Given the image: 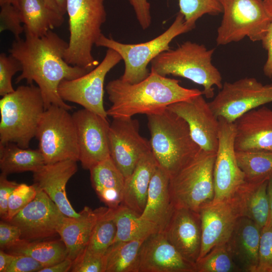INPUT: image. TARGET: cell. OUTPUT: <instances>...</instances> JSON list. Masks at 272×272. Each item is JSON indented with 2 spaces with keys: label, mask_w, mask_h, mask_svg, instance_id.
I'll use <instances>...</instances> for the list:
<instances>
[{
  "label": "cell",
  "mask_w": 272,
  "mask_h": 272,
  "mask_svg": "<svg viewBox=\"0 0 272 272\" xmlns=\"http://www.w3.org/2000/svg\"><path fill=\"white\" fill-rule=\"evenodd\" d=\"M72 272H105L104 255L95 254L85 249L74 260Z\"/></svg>",
  "instance_id": "cell-42"
},
{
  "label": "cell",
  "mask_w": 272,
  "mask_h": 272,
  "mask_svg": "<svg viewBox=\"0 0 272 272\" xmlns=\"http://www.w3.org/2000/svg\"><path fill=\"white\" fill-rule=\"evenodd\" d=\"M261 228L251 219L240 217L227 245L241 271L257 272Z\"/></svg>",
  "instance_id": "cell-23"
},
{
  "label": "cell",
  "mask_w": 272,
  "mask_h": 272,
  "mask_svg": "<svg viewBox=\"0 0 272 272\" xmlns=\"http://www.w3.org/2000/svg\"><path fill=\"white\" fill-rule=\"evenodd\" d=\"M97 219L96 209L85 207L80 216H65L57 229L64 243L67 257L74 260L87 247Z\"/></svg>",
  "instance_id": "cell-27"
},
{
  "label": "cell",
  "mask_w": 272,
  "mask_h": 272,
  "mask_svg": "<svg viewBox=\"0 0 272 272\" xmlns=\"http://www.w3.org/2000/svg\"><path fill=\"white\" fill-rule=\"evenodd\" d=\"M139 122L130 118H113L108 131L110 156L126 178L140 158L152 151L150 141L139 132Z\"/></svg>",
  "instance_id": "cell-14"
},
{
  "label": "cell",
  "mask_w": 272,
  "mask_h": 272,
  "mask_svg": "<svg viewBox=\"0 0 272 272\" xmlns=\"http://www.w3.org/2000/svg\"><path fill=\"white\" fill-rule=\"evenodd\" d=\"M66 13L70 38L64 60L89 72L99 64L92 48L102 34L101 27L106 20L104 0H66Z\"/></svg>",
  "instance_id": "cell-5"
},
{
  "label": "cell",
  "mask_w": 272,
  "mask_h": 272,
  "mask_svg": "<svg viewBox=\"0 0 272 272\" xmlns=\"http://www.w3.org/2000/svg\"><path fill=\"white\" fill-rule=\"evenodd\" d=\"M37 188L35 197L8 221L20 229L22 239L29 241L41 240L57 234L65 216L46 193Z\"/></svg>",
  "instance_id": "cell-16"
},
{
  "label": "cell",
  "mask_w": 272,
  "mask_h": 272,
  "mask_svg": "<svg viewBox=\"0 0 272 272\" xmlns=\"http://www.w3.org/2000/svg\"><path fill=\"white\" fill-rule=\"evenodd\" d=\"M223 16L217 29L216 42L225 45L245 37L261 41L271 22L272 15L262 0H219Z\"/></svg>",
  "instance_id": "cell-9"
},
{
  "label": "cell",
  "mask_w": 272,
  "mask_h": 272,
  "mask_svg": "<svg viewBox=\"0 0 272 272\" xmlns=\"http://www.w3.org/2000/svg\"><path fill=\"white\" fill-rule=\"evenodd\" d=\"M235 148L237 151H272V108L253 109L235 122Z\"/></svg>",
  "instance_id": "cell-21"
},
{
  "label": "cell",
  "mask_w": 272,
  "mask_h": 272,
  "mask_svg": "<svg viewBox=\"0 0 272 272\" xmlns=\"http://www.w3.org/2000/svg\"><path fill=\"white\" fill-rule=\"evenodd\" d=\"M158 163L152 151L139 160L132 173L125 180L123 205L141 216L145 208L150 182Z\"/></svg>",
  "instance_id": "cell-26"
},
{
  "label": "cell",
  "mask_w": 272,
  "mask_h": 272,
  "mask_svg": "<svg viewBox=\"0 0 272 272\" xmlns=\"http://www.w3.org/2000/svg\"><path fill=\"white\" fill-rule=\"evenodd\" d=\"M76 125L79 161L82 167L89 170L109 158L107 118L83 108L72 114Z\"/></svg>",
  "instance_id": "cell-15"
},
{
  "label": "cell",
  "mask_w": 272,
  "mask_h": 272,
  "mask_svg": "<svg viewBox=\"0 0 272 272\" xmlns=\"http://www.w3.org/2000/svg\"><path fill=\"white\" fill-rule=\"evenodd\" d=\"M92 186L101 202L116 209L122 204L125 178L111 157L89 170Z\"/></svg>",
  "instance_id": "cell-25"
},
{
  "label": "cell",
  "mask_w": 272,
  "mask_h": 272,
  "mask_svg": "<svg viewBox=\"0 0 272 272\" xmlns=\"http://www.w3.org/2000/svg\"><path fill=\"white\" fill-rule=\"evenodd\" d=\"M170 175L158 166L151 179L144 210L140 217L155 225L162 232L175 207L170 190Z\"/></svg>",
  "instance_id": "cell-24"
},
{
  "label": "cell",
  "mask_w": 272,
  "mask_h": 272,
  "mask_svg": "<svg viewBox=\"0 0 272 272\" xmlns=\"http://www.w3.org/2000/svg\"><path fill=\"white\" fill-rule=\"evenodd\" d=\"M45 163L79 161L76 125L68 110L52 105L45 110L36 136Z\"/></svg>",
  "instance_id": "cell-10"
},
{
  "label": "cell",
  "mask_w": 272,
  "mask_h": 272,
  "mask_svg": "<svg viewBox=\"0 0 272 272\" xmlns=\"http://www.w3.org/2000/svg\"><path fill=\"white\" fill-rule=\"evenodd\" d=\"M1 6L0 32L10 31L15 39L20 38L21 34L24 32V27L18 8L11 4H6Z\"/></svg>",
  "instance_id": "cell-40"
},
{
  "label": "cell",
  "mask_w": 272,
  "mask_h": 272,
  "mask_svg": "<svg viewBox=\"0 0 272 272\" xmlns=\"http://www.w3.org/2000/svg\"><path fill=\"white\" fill-rule=\"evenodd\" d=\"M14 255L6 252L5 250H0V272H6L8 267L13 261Z\"/></svg>",
  "instance_id": "cell-49"
},
{
  "label": "cell",
  "mask_w": 272,
  "mask_h": 272,
  "mask_svg": "<svg viewBox=\"0 0 272 272\" xmlns=\"http://www.w3.org/2000/svg\"><path fill=\"white\" fill-rule=\"evenodd\" d=\"M132 7L137 19L142 28L148 29L152 22L150 4L148 0H127Z\"/></svg>",
  "instance_id": "cell-46"
},
{
  "label": "cell",
  "mask_w": 272,
  "mask_h": 272,
  "mask_svg": "<svg viewBox=\"0 0 272 272\" xmlns=\"http://www.w3.org/2000/svg\"><path fill=\"white\" fill-rule=\"evenodd\" d=\"M37 192V188L34 184L28 185L19 183L9 197L7 221L11 220L29 203L35 197Z\"/></svg>",
  "instance_id": "cell-38"
},
{
  "label": "cell",
  "mask_w": 272,
  "mask_h": 272,
  "mask_svg": "<svg viewBox=\"0 0 272 272\" xmlns=\"http://www.w3.org/2000/svg\"><path fill=\"white\" fill-rule=\"evenodd\" d=\"M117 233L113 243L146 239L160 232L154 224L143 219L127 207L121 205L114 209Z\"/></svg>",
  "instance_id": "cell-32"
},
{
  "label": "cell",
  "mask_w": 272,
  "mask_h": 272,
  "mask_svg": "<svg viewBox=\"0 0 272 272\" xmlns=\"http://www.w3.org/2000/svg\"><path fill=\"white\" fill-rule=\"evenodd\" d=\"M19 183L8 179L7 175H0V217L7 221L8 218V202L11 193Z\"/></svg>",
  "instance_id": "cell-45"
},
{
  "label": "cell",
  "mask_w": 272,
  "mask_h": 272,
  "mask_svg": "<svg viewBox=\"0 0 272 272\" xmlns=\"http://www.w3.org/2000/svg\"><path fill=\"white\" fill-rule=\"evenodd\" d=\"M268 180L245 181L232 196L240 217H247L262 229L267 223L269 208L267 194Z\"/></svg>",
  "instance_id": "cell-28"
},
{
  "label": "cell",
  "mask_w": 272,
  "mask_h": 272,
  "mask_svg": "<svg viewBox=\"0 0 272 272\" xmlns=\"http://www.w3.org/2000/svg\"><path fill=\"white\" fill-rule=\"evenodd\" d=\"M162 232L185 259L195 265L201 245L199 212L184 208H175Z\"/></svg>",
  "instance_id": "cell-19"
},
{
  "label": "cell",
  "mask_w": 272,
  "mask_h": 272,
  "mask_svg": "<svg viewBox=\"0 0 272 272\" xmlns=\"http://www.w3.org/2000/svg\"><path fill=\"white\" fill-rule=\"evenodd\" d=\"M40 89L20 86L0 100V143H14L28 148L45 111Z\"/></svg>",
  "instance_id": "cell-6"
},
{
  "label": "cell",
  "mask_w": 272,
  "mask_h": 272,
  "mask_svg": "<svg viewBox=\"0 0 272 272\" xmlns=\"http://www.w3.org/2000/svg\"><path fill=\"white\" fill-rule=\"evenodd\" d=\"M257 272H272V223L261 231Z\"/></svg>",
  "instance_id": "cell-41"
},
{
  "label": "cell",
  "mask_w": 272,
  "mask_h": 272,
  "mask_svg": "<svg viewBox=\"0 0 272 272\" xmlns=\"http://www.w3.org/2000/svg\"><path fill=\"white\" fill-rule=\"evenodd\" d=\"M151 151L158 165L171 177L189 162L200 148L187 123L166 108L147 115Z\"/></svg>",
  "instance_id": "cell-3"
},
{
  "label": "cell",
  "mask_w": 272,
  "mask_h": 272,
  "mask_svg": "<svg viewBox=\"0 0 272 272\" xmlns=\"http://www.w3.org/2000/svg\"><path fill=\"white\" fill-rule=\"evenodd\" d=\"M167 109L186 121L193 140L200 149L207 152L216 153L219 141V120L203 94L173 103Z\"/></svg>",
  "instance_id": "cell-17"
},
{
  "label": "cell",
  "mask_w": 272,
  "mask_h": 272,
  "mask_svg": "<svg viewBox=\"0 0 272 272\" xmlns=\"http://www.w3.org/2000/svg\"><path fill=\"white\" fill-rule=\"evenodd\" d=\"M77 162L69 160L46 164L33 175L34 184L46 193L64 215L72 217H79L80 212H76L70 202L66 185L78 170Z\"/></svg>",
  "instance_id": "cell-22"
},
{
  "label": "cell",
  "mask_w": 272,
  "mask_h": 272,
  "mask_svg": "<svg viewBox=\"0 0 272 272\" xmlns=\"http://www.w3.org/2000/svg\"><path fill=\"white\" fill-rule=\"evenodd\" d=\"M263 2L267 10L272 15V0H263Z\"/></svg>",
  "instance_id": "cell-54"
},
{
  "label": "cell",
  "mask_w": 272,
  "mask_h": 272,
  "mask_svg": "<svg viewBox=\"0 0 272 272\" xmlns=\"http://www.w3.org/2000/svg\"><path fill=\"white\" fill-rule=\"evenodd\" d=\"M218 119L220 128L213 169V202L232 197L245 182L244 173L238 164L236 156L234 122H230L222 117Z\"/></svg>",
  "instance_id": "cell-13"
},
{
  "label": "cell",
  "mask_w": 272,
  "mask_h": 272,
  "mask_svg": "<svg viewBox=\"0 0 272 272\" xmlns=\"http://www.w3.org/2000/svg\"><path fill=\"white\" fill-rule=\"evenodd\" d=\"M267 194L269 203V214L266 225L272 223V177L268 180L267 186Z\"/></svg>",
  "instance_id": "cell-50"
},
{
  "label": "cell",
  "mask_w": 272,
  "mask_h": 272,
  "mask_svg": "<svg viewBox=\"0 0 272 272\" xmlns=\"http://www.w3.org/2000/svg\"><path fill=\"white\" fill-rule=\"evenodd\" d=\"M145 240L113 243L104 255L105 272H139L140 250Z\"/></svg>",
  "instance_id": "cell-33"
},
{
  "label": "cell",
  "mask_w": 272,
  "mask_h": 272,
  "mask_svg": "<svg viewBox=\"0 0 272 272\" xmlns=\"http://www.w3.org/2000/svg\"><path fill=\"white\" fill-rule=\"evenodd\" d=\"M195 272H239L240 269L235 263L227 243L213 247L195 263Z\"/></svg>",
  "instance_id": "cell-36"
},
{
  "label": "cell",
  "mask_w": 272,
  "mask_h": 272,
  "mask_svg": "<svg viewBox=\"0 0 272 272\" xmlns=\"http://www.w3.org/2000/svg\"><path fill=\"white\" fill-rule=\"evenodd\" d=\"M179 7L185 23L193 29L196 22L202 16L223 13L219 0H179Z\"/></svg>",
  "instance_id": "cell-37"
},
{
  "label": "cell",
  "mask_w": 272,
  "mask_h": 272,
  "mask_svg": "<svg viewBox=\"0 0 272 272\" xmlns=\"http://www.w3.org/2000/svg\"><path fill=\"white\" fill-rule=\"evenodd\" d=\"M272 102V84H263L254 78L225 82L209 104L215 115L234 122L245 113Z\"/></svg>",
  "instance_id": "cell-11"
},
{
  "label": "cell",
  "mask_w": 272,
  "mask_h": 272,
  "mask_svg": "<svg viewBox=\"0 0 272 272\" xmlns=\"http://www.w3.org/2000/svg\"><path fill=\"white\" fill-rule=\"evenodd\" d=\"M45 266L32 257L14 255L12 262L6 272H39Z\"/></svg>",
  "instance_id": "cell-44"
},
{
  "label": "cell",
  "mask_w": 272,
  "mask_h": 272,
  "mask_svg": "<svg viewBox=\"0 0 272 272\" xmlns=\"http://www.w3.org/2000/svg\"><path fill=\"white\" fill-rule=\"evenodd\" d=\"M6 4H11L13 5L15 7L18 8L17 0H0V6Z\"/></svg>",
  "instance_id": "cell-53"
},
{
  "label": "cell",
  "mask_w": 272,
  "mask_h": 272,
  "mask_svg": "<svg viewBox=\"0 0 272 272\" xmlns=\"http://www.w3.org/2000/svg\"><path fill=\"white\" fill-rule=\"evenodd\" d=\"M5 251L14 255L32 257L45 267L54 264L67 257L66 248L61 239L41 241L21 238L16 244Z\"/></svg>",
  "instance_id": "cell-31"
},
{
  "label": "cell",
  "mask_w": 272,
  "mask_h": 272,
  "mask_svg": "<svg viewBox=\"0 0 272 272\" xmlns=\"http://www.w3.org/2000/svg\"><path fill=\"white\" fill-rule=\"evenodd\" d=\"M179 81L151 71L148 77L135 84L120 78L110 81L106 90L112 105L106 110L113 118H130L137 114L157 113L170 105L203 94L197 89L181 86Z\"/></svg>",
  "instance_id": "cell-2"
},
{
  "label": "cell",
  "mask_w": 272,
  "mask_h": 272,
  "mask_svg": "<svg viewBox=\"0 0 272 272\" xmlns=\"http://www.w3.org/2000/svg\"><path fill=\"white\" fill-rule=\"evenodd\" d=\"M96 210L97 221L86 249L91 253L103 256L115 240L117 227L114 209L107 207Z\"/></svg>",
  "instance_id": "cell-34"
},
{
  "label": "cell",
  "mask_w": 272,
  "mask_h": 272,
  "mask_svg": "<svg viewBox=\"0 0 272 272\" xmlns=\"http://www.w3.org/2000/svg\"><path fill=\"white\" fill-rule=\"evenodd\" d=\"M236 156L245 181L258 183L272 177V151H236Z\"/></svg>",
  "instance_id": "cell-35"
},
{
  "label": "cell",
  "mask_w": 272,
  "mask_h": 272,
  "mask_svg": "<svg viewBox=\"0 0 272 272\" xmlns=\"http://www.w3.org/2000/svg\"><path fill=\"white\" fill-rule=\"evenodd\" d=\"M214 49L187 41L174 49L163 52L151 62V71L165 76L172 75L188 79L202 86L203 95L214 96L215 87L221 89L222 77L212 62Z\"/></svg>",
  "instance_id": "cell-4"
},
{
  "label": "cell",
  "mask_w": 272,
  "mask_h": 272,
  "mask_svg": "<svg viewBox=\"0 0 272 272\" xmlns=\"http://www.w3.org/2000/svg\"><path fill=\"white\" fill-rule=\"evenodd\" d=\"M261 42L263 48L267 51V58L263 68V73L272 82V22Z\"/></svg>",
  "instance_id": "cell-47"
},
{
  "label": "cell",
  "mask_w": 272,
  "mask_h": 272,
  "mask_svg": "<svg viewBox=\"0 0 272 272\" xmlns=\"http://www.w3.org/2000/svg\"><path fill=\"white\" fill-rule=\"evenodd\" d=\"M21 231L15 225L2 220L0 222V247L5 250L21 239Z\"/></svg>",
  "instance_id": "cell-43"
},
{
  "label": "cell",
  "mask_w": 272,
  "mask_h": 272,
  "mask_svg": "<svg viewBox=\"0 0 272 272\" xmlns=\"http://www.w3.org/2000/svg\"><path fill=\"white\" fill-rule=\"evenodd\" d=\"M63 15L66 13V0H55Z\"/></svg>",
  "instance_id": "cell-52"
},
{
  "label": "cell",
  "mask_w": 272,
  "mask_h": 272,
  "mask_svg": "<svg viewBox=\"0 0 272 272\" xmlns=\"http://www.w3.org/2000/svg\"><path fill=\"white\" fill-rule=\"evenodd\" d=\"M73 263V260L67 257L59 262L43 267L39 272H67L71 271Z\"/></svg>",
  "instance_id": "cell-48"
},
{
  "label": "cell",
  "mask_w": 272,
  "mask_h": 272,
  "mask_svg": "<svg viewBox=\"0 0 272 272\" xmlns=\"http://www.w3.org/2000/svg\"><path fill=\"white\" fill-rule=\"evenodd\" d=\"M45 164L37 150L22 148L14 143H0V169L5 175L38 170Z\"/></svg>",
  "instance_id": "cell-30"
},
{
  "label": "cell",
  "mask_w": 272,
  "mask_h": 272,
  "mask_svg": "<svg viewBox=\"0 0 272 272\" xmlns=\"http://www.w3.org/2000/svg\"><path fill=\"white\" fill-rule=\"evenodd\" d=\"M121 60L118 53L107 48L103 59L94 69L77 79L62 81L58 86L59 95L64 101L107 118L103 102L104 81L108 73Z\"/></svg>",
  "instance_id": "cell-12"
},
{
  "label": "cell",
  "mask_w": 272,
  "mask_h": 272,
  "mask_svg": "<svg viewBox=\"0 0 272 272\" xmlns=\"http://www.w3.org/2000/svg\"><path fill=\"white\" fill-rule=\"evenodd\" d=\"M198 212L201 226L199 259L215 246L227 242L240 216L233 197L213 201Z\"/></svg>",
  "instance_id": "cell-18"
},
{
  "label": "cell",
  "mask_w": 272,
  "mask_h": 272,
  "mask_svg": "<svg viewBox=\"0 0 272 272\" xmlns=\"http://www.w3.org/2000/svg\"><path fill=\"white\" fill-rule=\"evenodd\" d=\"M44 1L50 8L62 14L55 0H44Z\"/></svg>",
  "instance_id": "cell-51"
},
{
  "label": "cell",
  "mask_w": 272,
  "mask_h": 272,
  "mask_svg": "<svg viewBox=\"0 0 272 272\" xmlns=\"http://www.w3.org/2000/svg\"><path fill=\"white\" fill-rule=\"evenodd\" d=\"M139 272H195V265L184 258L162 232L155 233L143 242Z\"/></svg>",
  "instance_id": "cell-20"
},
{
  "label": "cell",
  "mask_w": 272,
  "mask_h": 272,
  "mask_svg": "<svg viewBox=\"0 0 272 272\" xmlns=\"http://www.w3.org/2000/svg\"><path fill=\"white\" fill-rule=\"evenodd\" d=\"M216 153L200 149L177 172L170 177L169 190L175 208L198 212L213 201V169Z\"/></svg>",
  "instance_id": "cell-8"
},
{
  "label": "cell",
  "mask_w": 272,
  "mask_h": 272,
  "mask_svg": "<svg viewBox=\"0 0 272 272\" xmlns=\"http://www.w3.org/2000/svg\"><path fill=\"white\" fill-rule=\"evenodd\" d=\"M25 34L41 37L61 26L63 15L50 8L44 0H17Z\"/></svg>",
  "instance_id": "cell-29"
},
{
  "label": "cell",
  "mask_w": 272,
  "mask_h": 272,
  "mask_svg": "<svg viewBox=\"0 0 272 272\" xmlns=\"http://www.w3.org/2000/svg\"><path fill=\"white\" fill-rule=\"evenodd\" d=\"M192 29L179 12L165 32L150 41L137 44L122 43L102 34L95 45L110 48L118 53L125 66L120 78L124 82L135 84L148 77L150 73L148 69L149 63L161 53L170 49L169 44L176 37Z\"/></svg>",
  "instance_id": "cell-7"
},
{
  "label": "cell",
  "mask_w": 272,
  "mask_h": 272,
  "mask_svg": "<svg viewBox=\"0 0 272 272\" xmlns=\"http://www.w3.org/2000/svg\"><path fill=\"white\" fill-rule=\"evenodd\" d=\"M22 70L20 62L12 55L0 54V95L2 97L13 92L12 79L17 72Z\"/></svg>",
  "instance_id": "cell-39"
},
{
  "label": "cell",
  "mask_w": 272,
  "mask_h": 272,
  "mask_svg": "<svg viewBox=\"0 0 272 272\" xmlns=\"http://www.w3.org/2000/svg\"><path fill=\"white\" fill-rule=\"evenodd\" d=\"M67 46L68 42L50 30L41 37L25 34L24 39H15L9 50L22 67L16 83L24 80L28 84L34 82L40 90L45 109L54 105L72 110L74 107L59 95L58 86L63 80L75 79L89 72L65 61Z\"/></svg>",
  "instance_id": "cell-1"
}]
</instances>
